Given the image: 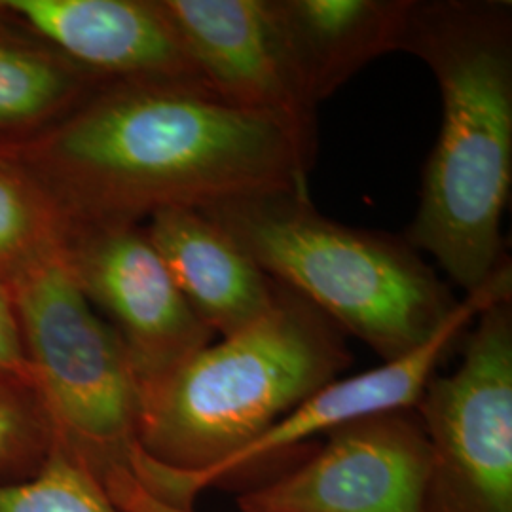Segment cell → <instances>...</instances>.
I'll use <instances>...</instances> for the list:
<instances>
[{
	"instance_id": "ac0fdd59",
	"label": "cell",
	"mask_w": 512,
	"mask_h": 512,
	"mask_svg": "<svg viewBox=\"0 0 512 512\" xmlns=\"http://www.w3.org/2000/svg\"><path fill=\"white\" fill-rule=\"evenodd\" d=\"M0 368L31 376V368L21 344L12 294L10 289L2 283H0Z\"/></svg>"
},
{
	"instance_id": "4fadbf2b",
	"label": "cell",
	"mask_w": 512,
	"mask_h": 512,
	"mask_svg": "<svg viewBox=\"0 0 512 512\" xmlns=\"http://www.w3.org/2000/svg\"><path fill=\"white\" fill-rule=\"evenodd\" d=\"M315 105L368 63L403 50L414 0H274Z\"/></svg>"
},
{
	"instance_id": "d6986e66",
	"label": "cell",
	"mask_w": 512,
	"mask_h": 512,
	"mask_svg": "<svg viewBox=\"0 0 512 512\" xmlns=\"http://www.w3.org/2000/svg\"><path fill=\"white\" fill-rule=\"evenodd\" d=\"M107 494L122 512H196L194 509L171 507L154 499L133 476H122L112 482Z\"/></svg>"
},
{
	"instance_id": "30bf717a",
	"label": "cell",
	"mask_w": 512,
	"mask_h": 512,
	"mask_svg": "<svg viewBox=\"0 0 512 512\" xmlns=\"http://www.w3.org/2000/svg\"><path fill=\"white\" fill-rule=\"evenodd\" d=\"M160 2L209 92L279 120L315 160L317 105L274 0Z\"/></svg>"
},
{
	"instance_id": "6da1fadb",
	"label": "cell",
	"mask_w": 512,
	"mask_h": 512,
	"mask_svg": "<svg viewBox=\"0 0 512 512\" xmlns=\"http://www.w3.org/2000/svg\"><path fill=\"white\" fill-rule=\"evenodd\" d=\"M69 224H143L258 194L308 192L313 160L293 131L181 84H109L6 150Z\"/></svg>"
},
{
	"instance_id": "2e32d148",
	"label": "cell",
	"mask_w": 512,
	"mask_h": 512,
	"mask_svg": "<svg viewBox=\"0 0 512 512\" xmlns=\"http://www.w3.org/2000/svg\"><path fill=\"white\" fill-rule=\"evenodd\" d=\"M54 444V427L33 378L0 368V484L37 475Z\"/></svg>"
},
{
	"instance_id": "9c48e42d",
	"label": "cell",
	"mask_w": 512,
	"mask_h": 512,
	"mask_svg": "<svg viewBox=\"0 0 512 512\" xmlns=\"http://www.w3.org/2000/svg\"><path fill=\"white\" fill-rule=\"evenodd\" d=\"M431 450L414 410L351 421L289 473L238 497L241 512H425Z\"/></svg>"
},
{
	"instance_id": "277c9868",
	"label": "cell",
	"mask_w": 512,
	"mask_h": 512,
	"mask_svg": "<svg viewBox=\"0 0 512 512\" xmlns=\"http://www.w3.org/2000/svg\"><path fill=\"white\" fill-rule=\"evenodd\" d=\"M202 213L264 274L384 361L421 346L458 306L406 239L327 219L310 194H258Z\"/></svg>"
},
{
	"instance_id": "ba28073f",
	"label": "cell",
	"mask_w": 512,
	"mask_h": 512,
	"mask_svg": "<svg viewBox=\"0 0 512 512\" xmlns=\"http://www.w3.org/2000/svg\"><path fill=\"white\" fill-rule=\"evenodd\" d=\"M63 256L78 289L120 336L139 391L217 338L184 300L143 224H69Z\"/></svg>"
},
{
	"instance_id": "7c38bea8",
	"label": "cell",
	"mask_w": 512,
	"mask_h": 512,
	"mask_svg": "<svg viewBox=\"0 0 512 512\" xmlns=\"http://www.w3.org/2000/svg\"><path fill=\"white\" fill-rule=\"evenodd\" d=\"M143 228L188 306L217 338L274 306L277 281L200 209H164Z\"/></svg>"
},
{
	"instance_id": "3957f363",
	"label": "cell",
	"mask_w": 512,
	"mask_h": 512,
	"mask_svg": "<svg viewBox=\"0 0 512 512\" xmlns=\"http://www.w3.org/2000/svg\"><path fill=\"white\" fill-rule=\"evenodd\" d=\"M351 363L346 334L279 285L274 306L255 323L215 338L139 391V448L167 471H205L264 435Z\"/></svg>"
},
{
	"instance_id": "5bb4252c",
	"label": "cell",
	"mask_w": 512,
	"mask_h": 512,
	"mask_svg": "<svg viewBox=\"0 0 512 512\" xmlns=\"http://www.w3.org/2000/svg\"><path fill=\"white\" fill-rule=\"evenodd\" d=\"M109 84L40 40L0 31V152L35 139Z\"/></svg>"
},
{
	"instance_id": "5b68a950",
	"label": "cell",
	"mask_w": 512,
	"mask_h": 512,
	"mask_svg": "<svg viewBox=\"0 0 512 512\" xmlns=\"http://www.w3.org/2000/svg\"><path fill=\"white\" fill-rule=\"evenodd\" d=\"M21 344L55 444L103 488L133 476L139 387L116 330L78 289L63 245L10 285Z\"/></svg>"
},
{
	"instance_id": "e0dca14e",
	"label": "cell",
	"mask_w": 512,
	"mask_h": 512,
	"mask_svg": "<svg viewBox=\"0 0 512 512\" xmlns=\"http://www.w3.org/2000/svg\"><path fill=\"white\" fill-rule=\"evenodd\" d=\"M0 512H122L95 476L61 446L37 475L0 484Z\"/></svg>"
},
{
	"instance_id": "52a82bcc",
	"label": "cell",
	"mask_w": 512,
	"mask_h": 512,
	"mask_svg": "<svg viewBox=\"0 0 512 512\" xmlns=\"http://www.w3.org/2000/svg\"><path fill=\"white\" fill-rule=\"evenodd\" d=\"M509 296H512V266L503 262L482 287L459 300L456 310L448 315L439 330L418 348L397 359L384 361V365L372 370L332 380L249 446L205 471L183 475L154 465L145 490L165 505L194 509L203 490L215 488L228 478L245 475L291 450H298L315 437H327L330 431L346 423L378 414L414 410L459 336L488 306Z\"/></svg>"
},
{
	"instance_id": "7a4b0ae2",
	"label": "cell",
	"mask_w": 512,
	"mask_h": 512,
	"mask_svg": "<svg viewBox=\"0 0 512 512\" xmlns=\"http://www.w3.org/2000/svg\"><path fill=\"white\" fill-rule=\"evenodd\" d=\"M401 52L427 65L442 105L404 239L473 293L507 260L501 222L512 183V4L414 0Z\"/></svg>"
},
{
	"instance_id": "8fae6325",
	"label": "cell",
	"mask_w": 512,
	"mask_h": 512,
	"mask_svg": "<svg viewBox=\"0 0 512 512\" xmlns=\"http://www.w3.org/2000/svg\"><path fill=\"white\" fill-rule=\"evenodd\" d=\"M0 14L110 84L209 90L160 0H2Z\"/></svg>"
},
{
	"instance_id": "9a60e30c",
	"label": "cell",
	"mask_w": 512,
	"mask_h": 512,
	"mask_svg": "<svg viewBox=\"0 0 512 512\" xmlns=\"http://www.w3.org/2000/svg\"><path fill=\"white\" fill-rule=\"evenodd\" d=\"M69 222L46 190L8 154L0 152V283L63 245Z\"/></svg>"
},
{
	"instance_id": "8992f818",
	"label": "cell",
	"mask_w": 512,
	"mask_h": 512,
	"mask_svg": "<svg viewBox=\"0 0 512 512\" xmlns=\"http://www.w3.org/2000/svg\"><path fill=\"white\" fill-rule=\"evenodd\" d=\"M414 412L431 450L425 512H512V296L476 317L458 368Z\"/></svg>"
}]
</instances>
